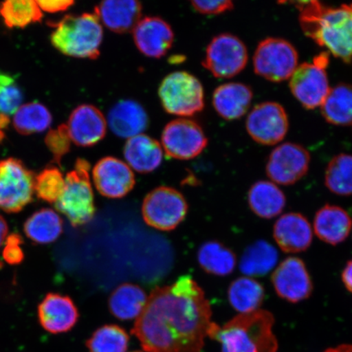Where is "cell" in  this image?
Returning <instances> with one entry per match:
<instances>
[{"label":"cell","mask_w":352,"mask_h":352,"mask_svg":"<svg viewBox=\"0 0 352 352\" xmlns=\"http://www.w3.org/2000/svg\"><path fill=\"white\" fill-rule=\"evenodd\" d=\"M255 142L274 145L283 140L289 130V118L283 105L267 101L254 107L245 122Z\"/></svg>","instance_id":"14"},{"label":"cell","mask_w":352,"mask_h":352,"mask_svg":"<svg viewBox=\"0 0 352 352\" xmlns=\"http://www.w3.org/2000/svg\"><path fill=\"white\" fill-rule=\"evenodd\" d=\"M278 261V252L274 245L258 241L246 248L240 261V270L245 276H263L274 270Z\"/></svg>","instance_id":"30"},{"label":"cell","mask_w":352,"mask_h":352,"mask_svg":"<svg viewBox=\"0 0 352 352\" xmlns=\"http://www.w3.org/2000/svg\"><path fill=\"white\" fill-rule=\"evenodd\" d=\"M8 123H10V117L3 116V114H0V142H1L4 138L3 130L6 129Z\"/></svg>","instance_id":"45"},{"label":"cell","mask_w":352,"mask_h":352,"mask_svg":"<svg viewBox=\"0 0 352 352\" xmlns=\"http://www.w3.org/2000/svg\"><path fill=\"white\" fill-rule=\"evenodd\" d=\"M208 299L190 276L154 289L131 333L147 352H200L212 321Z\"/></svg>","instance_id":"1"},{"label":"cell","mask_w":352,"mask_h":352,"mask_svg":"<svg viewBox=\"0 0 352 352\" xmlns=\"http://www.w3.org/2000/svg\"><path fill=\"white\" fill-rule=\"evenodd\" d=\"M107 120L94 105L82 104L73 110L68 121L72 142L81 147H91L104 138Z\"/></svg>","instance_id":"18"},{"label":"cell","mask_w":352,"mask_h":352,"mask_svg":"<svg viewBox=\"0 0 352 352\" xmlns=\"http://www.w3.org/2000/svg\"><path fill=\"white\" fill-rule=\"evenodd\" d=\"M132 33L136 47L151 58L160 59L164 56L174 42V32L170 25L157 16L140 19Z\"/></svg>","instance_id":"17"},{"label":"cell","mask_w":352,"mask_h":352,"mask_svg":"<svg viewBox=\"0 0 352 352\" xmlns=\"http://www.w3.org/2000/svg\"><path fill=\"white\" fill-rule=\"evenodd\" d=\"M0 16L8 28H23L41 21L43 13L33 0H8L0 3Z\"/></svg>","instance_id":"35"},{"label":"cell","mask_w":352,"mask_h":352,"mask_svg":"<svg viewBox=\"0 0 352 352\" xmlns=\"http://www.w3.org/2000/svg\"><path fill=\"white\" fill-rule=\"evenodd\" d=\"M208 143L201 126L188 118L170 122L162 134V147L167 156L175 160H192L204 151Z\"/></svg>","instance_id":"12"},{"label":"cell","mask_w":352,"mask_h":352,"mask_svg":"<svg viewBox=\"0 0 352 352\" xmlns=\"http://www.w3.org/2000/svg\"><path fill=\"white\" fill-rule=\"evenodd\" d=\"M253 91L241 82H230L219 86L213 94V107L220 117L236 120L243 117L252 104Z\"/></svg>","instance_id":"24"},{"label":"cell","mask_w":352,"mask_h":352,"mask_svg":"<svg viewBox=\"0 0 352 352\" xmlns=\"http://www.w3.org/2000/svg\"><path fill=\"white\" fill-rule=\"evenodd\" d=\"M24 232L34 243L50 244L63 233V220L55 210L43 208L26 219Z\"/></svg>","instance_id":"29"},{"label":"cell","mask_w":352,"mask_h":352,"mask_svg":"<svg viewBox=\"0 0 352 352\" xmlns=\"http://www.w3.org/2000/svg\"><path fill=\"white\" fill-rule=\"evenodd\" d=\"M329 60L328 52H322L312 63L298 65L290 77V91L305 109L318 108L327 98L330 90L327 73Z\"/></svg>","instance_id":"10"},{"label":"cell","mask_w":352,"mask_h":352,"mask_svg":"<svg viewBox=\"0 0 352 352\" xmlns=\"http://www.w3.org/2000/svg\"><path fill=\"white\" fill-rule=\"evenodd\" d=\"M90 170L89 162L78 158L74 169L66 175L63 192L55 204L56 210L76 228L89 223L96 213Z\"/></svg>","instance_id":"5"},{"label":"cell","mask_w":352,"mask_h":352,"mask_svg":"<svg viewBox=\"0 0 352 352\" xmlns=\"http://www.w3.org/2000/svg\"><path fill=\"white\" fill-rule=\"evenodd\" d=\"M298 61L296 47L278 38L263 39L258 44L253 58L254 72L274 82L290 78L298 67Z\"/></svg>","instance_id":"7"},{"label":"cell","mask_w":352,"mask_h":352,"mask_svg":"<svg viewBox=\"0 0 352 352\" xmlns=\"http://www.w3.org/2000/svg\"><path fill=\"white\" fill-rule=\"evenodd\" d=\"M38 316L41 327L54 334L69 331L79 318L78 308L72 299L55 293L47 294L39 303Z\"/></svg>","instance_id":"20"},{"label":"cell","mask_w":352,"mask_h":352,"mask_svg":"<svg viewBox=\"0 0 352 352\" xmlns=\"http://www.w3.org/2000/svg\"><path fill=\"white\" fill-rule=\"evenodd\" d=\"M54 25L51 41L61 54L74 58H98L103 28L94 13L67 15Z\"/></svg>","instance_id":"4"},{"label":"cell","mask_w":352,"mask_h":352,"mask_svg":"<svg viewBox=\"0 0 352 352\" xmlns=\"http://www.w3.org/2000/svg\"><path fill=\"white\" fill-rule=\"evenodd\" d=\"M188 209L187 201L182 192L173 188L161 186L144 197L142 215L148 226L171 231L186 219Z\"/></svg>","instance_id":"8"},{"label":"cell","mask_w":352,"mask_h":352,"mask_svg":"<svg viewBox=\"0 0 352 352\" xmlns=\"http://www.w3.org/2000/svg\"><path fill=\"white\" fill-rule=\"evenodd\" d=\"M52 114L43 104L32 102L22 105L14 113L13 126L21 135L46 131L52 124Z\"/></svg>","instance_id":"34"},{"label":"cell","mask_w":352,"mask_h":352,"mask_svg":"<svg viewBox=\"0 0 352 352\" xmlns=\"http://www.w3.org/2000/svg\"><path fill=\"white\" fill-rule=\"evenodd\" d=\"M271 281L277 296L292 303L306 300L314 292V283L306 264L298 257L284 259L272 272Z\"/></svg>","instance_id":"15"},{"label":"cell","mask_w":352,"mask_h":352,"mask_svg":"<svg viewBox=\"0 0 352 352\" xmlns=\"http://www.w3.org/2000/svg\"><path fill=\"white\" fill-rule=\"evenodd\" d=\"M321 113L330 124H352V85L340 83L330 88L327 98L320 105Z\"/></svg>","instance_id":"31"},{"label":"cell","mask_w":352,"mask_h":352,"mask_svg":"<svg viewBox=\"0 0 352 352\" xmlns=\"http://www.w3.org/2000/svg\"><path fill=\"white\" fill-rule=\"evenodd\" d=\"M148 122V114L142 105L132 100L120 101L108 114L109 129L121 138L130 139L143 134Z\"/></svg>","instance_id":"22"},{"label":"cell","mask_w":352,"mask_h":352,"mask_svg":"<svg viewBox=\"0 0 352 352\" xmlns=\"http://www.w3.org/2000/svg\"><path fill=\"white\" fill-rule=\"evenodd\" d=\"M311 156L302 145L285 143L274 148L268 157L266 173L274 184L289 186L305 177Z\"/></svg>","instance_id":"13"},{"label":"cell","mask_w":352,"mask_h":352,"mask_svg":"<svg viewBox=\"0 0 352 352\" xmlns=\"http://www.w3.org/2000/svg\"><path fill=\"white\" fill-rule=\"evenodd\" d=\"M162 144L155 139L140 134L127 139L125 146V160L131 169L140 173H149L155 170L164 158Z\"/></svg>","instance_id":"25"},{"label":"cell","mask_w":352,"mask_h":352,"mask_svg":"<svg viewBox=\"0 0 352 352\" xmlns=\"http://www.w3.org/2000/svg\"><path fill=\"white\" fill-rule=\"evenodd\" d=\"M148 296L140 286L124 283L113 290L109 299L111 314L121 320H131L142 314Z\"/></svg>","instance_id":"27"},{"label":"cell","mask_w":352,"mask_h":352,"mask_svg":"<svg viewBox=\"0 0 352 352\" xmlns=\"http://www.w3.org/2000/svg\"><path fill=\"white\" fill-rule=\"evenodd\" d=\"M193 8L201 14L217 15L230 11L234 8L230 0H215V1H191Z\"/></svg>","instance_id":"41"},{"label":"cell","mask_w":352,"mask_h":352,"mask_svg":"<svg viewBox=\"0 0 352 352\" xmlns=\"http://www.w3.org/2000/svg\"><path fill=\"white\" fill-rule=\"evenodd\" d=\"M35 176L15 158L0 162V210L19 213L33 201Z\"/></svg>","instance_id":"9"},{"label":"cell","mask_w":352,"mask_h":352,"mask_svg":"<svg viewBox=\"0 0 352 352\" xmlns=\"http://www.w3.org/2000/svg\"><path fill=\"white\" fill-rule=\"evenodd\" d=\"M129 336L116 324H107L96 329L87 342L90 352H126Z\"/></svg>","instance_id":"36"},{"label":"cell","mask_w":352,"mask_h":352,"mask_svg":"<svg viewBox=\"0 0 352 352\" xmlns=\"http://www.w3.org/2000/svg\"><path fill=\"white\" fill-rule=\"evenodd\" d=\"M274 322L271 312L259 309L239 314L223 327L213 322L208 337L221 344L222 352H276Z\"/></svg>","instance_id":"3"},{"label":"cell","mask_w":352,"mask_h":352,"mask_svg":"<svg viewBox=\"0 0 352 352\" xmlns=\"http://www.w3.org/2000/svg\"><path fill=\"white\" fill-rule=\"evenodd\" d=\"M133 352H144V351H133Z\"/></svg>","instance_id":"47"},{"label":"cell","mask_w":352,"mask_h":352,"mask_svg":"<svg viewBox=\"0 0 352 352\" xmlns=\"http://www.w3.org/2000/svg\"><path fill=\"white\" fill-rule=\"evenodd\" d=\"M197 261L206 272L219 276L230 275L236 265L235 253L217 241L202 244L198 250Z\"/></svg>","instance_id":"32"},{"label":"cell","mask_w":352,"mask_h":352,"mask_svg":"<svg viewBox=\"0 0 352 352\" xmlns=\"http://www.w3.org/2000/svg\"><path fill=\"white\" fill-rule=\"evenodd\" d=\"M314 230L320 241L329 245L342 243L352 230V219L340 206L327 204L316 213Z\"/></svg>","instance_id":"23"},{"label":"cell","mask_w":352,"mask_h":352,"mask_svg":"<svg viewBox=\"0 0 352 352\" xmlns=\"http://www.w3.org/2000/svg\"><path fill=\"white\" fill-rule=\"evenodd\" d=\"M23 239L17 233L8 236L6 241V248L3 249V258L10 265H19L24 261L25 254L21 245Z\"/></svg>","instance_id":"40"},{"label":"cell","mask_w":352,"mask_h":352,"mask_svg":"<svg viewBox=\"0 0 352 352\" xmlns=\"http://www.w3.org/2000/svg\"><path fill=\"white\" fill-rule=\"evenodd\" d=\"M8 226L6 219L0 215V248L8 237Z\"/></svg>","instance_id":"44"},{"label":"cell","mask_w":352,"mask_h":352,"mask_svg":"<svg viewBox=\"0 0 352 352\" xmlns=\"http://www.w3.org/2000/svg\"><path fill=\"white\" fill-rule=\"evenodd\" d=\"M158 96L165 111L175 116H193L205 107L204 86L186 72L167 76L161 83Z\"/></svg>","instance_id":"6"},{"label":"cell","mask_w":352,"mask_h":352,"mask_svg":"<svg viewBox=\"0 0 352 352\" xmlns=\"http://www.w3.org/2000/svg\"><path fill=\"white\" fill-rule=\"evenodd\" d=\"M142 6L138 1L101 2L95 8L94 14L98 16L101 25L111 32L126 34L132 32L136 24L142 19Z\"/></svg>","instance_id":"21"},{"label":"cell","mask_w":352,"mask_h":352,"mask_svg":"<svg viewBox=\"0 0 352 352\" xmlns=\"http://www.w3.org/2000/svg\"><path fill=\"white\" fill-rule=\"evenodd\" d=\"M248 52L245 43L232 34H220L206 47L202 65L218 78L237 76L248 64Z\"/></svg>","instance_id":"11"},{"label":"cell","mask_w":352,"mask_h":352,"mask_svg":"<svg viewBox=\"0 0 352 352\" xmlns=\"http://www.w3.org/2000/svg\"><path fill=\"white\" fill-rule=\"evenodd\" d=\"M23 101V94L14 77L0 72V114L10 117Z\"/></svg>","instance_id":"38"},{"label":"cell","mask_w":352,"mask_h":352,"mask_svg":"<svg viewBox=\"0 0 352 352\" xmlns=\"http://www.w3.org/2000/svg\"><path fill=\"white\" fill-rule=\"evenodd\" d=\"M303 32L344 61L352 60V4L328 8L318 1L299 2Z\"/></svg>","instance_id":"2"},{"label":"cell","mask_w":352,"mask_h":352,"mask_svg":"<svg viewBox=\"0 0 352 352\" xmlns=\"http://www.w3.org/2000/svg\"><path fill=\"white\" fill-rule=\"evenodd\" d=\"M248 204L258 217L270 219L283 212L286 197L283 190L274 182L259 180L250 188Z\"/></svg>","instance_id":"26"},{"label":"cell","mask_w":352,"mask_h":352,"mask_svg":"<svg viewBox=\"0 0 352 352\" xmlns=\"http://www.w3.org/2000/svg\"><path fill=\"white\" fill-rule=\"evenodd\" d=\"M72 142L67 125L65 124L51 130L45 139L47 147L54 155V161L58 164L65 154L69 153Z\"/></svg>","instance_id":"39"},{"label":"cell","mask_w":352,"mask_h":352,"mask_svg":"<svg viewBox=\"0 0 352 352\" xmlns=\"http://www.w3.org/2000/svg\"><path fill=\"white\" fill-rule=\"evenodd\" d=\"M324 352H352V345H341L334 349H329Z\"/></svg>","instance_id":"46"},{"label":"cell","mask_w":352,"mask_h":352,"mask_svg":"<svg viewBox=\"0 0 352 352\" xmlns=\"http://www.w3.org/2000/svg\"><path fill=\"white\" fill-rule=\"evenodd\" d=\"M274 239L278 248L287 254L306 252L314 239V231L305 215L289 212L281 215L274 227Z\"/></svg>","instance_id":"19"},{"label":"cell","mask_w":352,"mask_h":352,"mask_svg":"<svg viewBox=\"0 0 352 352\" xmlns=\"http://www.w3.org/2000/svg\"><path fill=\"white\" fill-rule=\"evenodd\" d=\"M342 281L345 288L352 294V258L347 262L342 272Z\"/></svg>","instance_id":"43"},{"label":"cell","mask_w":352,"mask_h":352,"mask_svg":"<svg viewBox=\"0 0 352 352\" xmlns=\"http://www.w3.org/2000/svg\"><path fill=\"white\" fill-rule=\"evenodd\" d=\"M228 297L233 309L239 314H250L261 309L265 299V290L258 280L244 276L232 281Z\"/></svg>","instance_id":"28"},{"label":"cell","mask_w":352,"mask_h":352,"mask_svg":"<svg viewBox=\"0 0 352 352\" xmlns=\"http://www.w3.org/2000/svg\"><path fill=\"white\" fill-rule=\"evenodd\" d=\"M65 187L63 173L56 167H47L35 177L34 192L39 199L56 204Z\"/></svg>","instance_id":"37"},{"label":"cell","mask_w":352,"mask_h":352,"mask_svg":"<svg viewBox=\"0 0 352 352\" xmlns=\"http://www.w3.org/2000/svg\"><path fill=\"white\" fill-rule=\"evenodd\" d=\"M324 184L334 195H352V155L340 153L332 158L325 170Z\"/></svg>","instance_id":"33"},{"label":"cell","mask_w":352,"mask_h":352,"mask_svg":"<svg viewBox=\"0 0 352 352\" xmlns=\"http://www.w3.org/2000/svg\"><path fill=\"white\" fill-rule=\"evenodd\" d=\"M92 178L100 195L113 199L124 197L135 184V175L131 167L113 157L100 160L92 170Z\"/></svg>","instance_id":"16"},{"label":"cell","mask_w":352,"mask_h":352,"mask_svg":"<svg viewBox=\"0 0 352 352\" xmlns=\"http://www.w3.org/2000/svg\"><path fill=\"white\" fill-rule=\"evenodd\" d=\"M41 10L47 12L55 13L64 12L72 7L74 3L70 0H58V1H36Z\"/></svg>","instance_id":"42"}]
</instances>
